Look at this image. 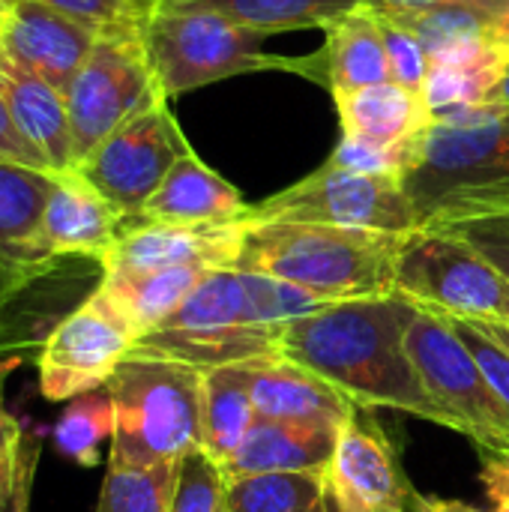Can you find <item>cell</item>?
<instances>
[{
	"mask_svg": "<svg viewBox=\"0 0 509 512\" xmlns=\"http://www.w3.org/2000/svg\"><path fill=\"white\" fill-rule=\"evenodd\" d=\"M417 312L396 291L336 300L285 324L276 351L327 378L357 405L405 411L456 432V420L432 399L408 354V330Z\"/></svg>",
	"mask_w": 509,
	"mask_h": 512,
	"instance_id": "obj_1",
	"label": "cell"
},
{
	"mask_svg": "<svg viewBox=\"0 0 509 512\" xmlns=\"http://www.w3.org/2000/svg\"><path fill=\"white\" fill-rule=\"evenodd\" d=\"M402 183L420 228L509 210V108L483 102L432 123Z\"/></svg>",
	"mask_w": 509,
	"mask_h": 512,
	"instance_id": "obj_2",
	"label": "cell"
},
{
	"mask_svg": "<svg viewBox=\"0 0 509 512\" xmlns=\"http://www.w3.org/2000/svg\"><path fill=\"white\" fill-rule=\"evenodd\" d=\"M405 237L321 222H246L234 267L300 285L327 300L381 297L393 294Z\"/></svg>",
	"mask_w": 509,
	"mask_h": 512,
	"instance_id": "obj_3",
	"label": "cell"
},
{
	"mask_svg": "<svg viewBox=\"0 0 509 512\" xmlns=\"http://www.w3.org/2000/svg\"><path fill=\"white\" fill-rule=\"evenodd\" d=\"M114 402L108 462L129 468L174 465L201 447L204 372L165 357L129 354L105 384Z\"/></svg>",
	"mask_w": 509,
	"mask_h": 512,
	"instance_id": "obj_4",
	"label": "cell"
},
{
	"mask_svg": "<svg viewBox=\"0 0 509 512\" xmlns=\"http://www.w3.org/2000/svg\"><path fill=\"white\" fill-rule=\"evenodd\" d=\"M141 36L165 99L264 69L297 75V57L261 51L270 33L243 27L216 12L159 6L147 15Z\"/></svg>",
	"mask_w": 509,
	"mask_h": 512,
	"instance_id": "obj_5",
	"label": "cell"
},
{
	"mask_svg": "<svg viewBox=\"0 0 509 512\" xmlns=\"http://www.w3.org/2000/svg\"><path fill=\"white\" fill-rule=\"evenodd\" d=\"M393 291L447 318L509 324L507 276L468 240L441 228H417L402 240Z\"/></svg>",
	"mask_w": 509,
	"mask_h": 512,
	"instance_id": "obj_6",
	"label": "cell"
},
{
	"mask_svg": "<svg viewBox=\"0 0 509 512\" xmlns=\"http://www.w3.org/2000/svg\"><path fill=\"white\" fill-rule=\"evenodd\" d=\"M321 222L360 231L411 234L420 228L411 195L402 177L366 174L324 162L300 183L252 204L243 222Z\"/></svg>",
	"mask_w": 509,
	"mask_h": 512,
	"instance_id": "obj_7",
	"label": "cell"
},
{
	"mask_svg": "<svg viewBox=\"0 0 509 512\" xmlns=\"http://www.w3.org/2000/svg\"><path fill=\"white\" fill-rule=\"evenodd\" d=\"M408 354L432 399L456 420V432L483 453H509V411L447 315L420 309L408 330Z\"/></svg>",
	"mask_w": 509,
	"mask_h": 512,
	"instance_id": "obj_8",
	"label": "cell"
},
{
	"mask_svg": "<svg viewBox=\"0 0 509 512\" xmlns=\"http://www.w3.org/2000/svg\"><path fill=\"white\" fill-rule=\"evenodd\" d=\"M63 96L72 123L75 165L129 117L165 99L141 33L99 36Z\"/></svg>",
	"mask_w": 509,
	"mask_h": 512,
	"instance_id": "obj_9",
	"label": "cell"
},
{
	"mask_svg": "<svg viewBox=\"0 0 509 512\" xmlns=\"http://www.w3.org/2000/svg\"><path fill=\"white\" fill-rule=\"evenodd\" d=\"M189 153L195 150L177 126L168 99H162L117 126L75 168L126 216V222H135L168 171Z\"/></svg>",
	"mask_w": 509,
	"mask_h": 512,
	"instance_id": "obj_10",
	"label": "cell"
},
{
	"mask_svg": "<svg viewBox=\"0 0 509 512\" xmlns=\"http://www.w3.org/2000/svg\"><path fill=\"white\" fill-rule=\"evenodd\" d=\"M135 330L96 288L72 309L36 351L39 390L48 402H72L102 390L114 369L132 354Z\"/></svg>",
	"mask_w": 509,
	"mask_h": 512,
	"instance_id": "obj_11",
	"label": "cell"
},
{
	"mask_svg": "<svg viewBox=\"0 0 509 512\" xmlns=\"http://www.w3.org/2000/svg\"><path fill=\"white\" fill-rule=\"evenodd\" d=\"M336 300L312 294L300 285L249 273L237 267H213L192 288L174 315L159 327L207 330V327H285L297 318L327 309Z\"/></svg>",
	"mask_w": 509,
	"mask_h": 512,
	"instance_id": "obj_12",
	"label": "cell"
},
{
	"mask_svg": "<svg viewBox=\"0 0 509 512\" xmlns=\"http://www.w3.org/2000/svg\"><path fill=\"white\" fill-rule=\"evenodd\" d=\"M102 261L75 255H48L0 282V351L42 348L51 330L78 309L102 279L90 270Z\"/></svg>",
	"mask_w": 509,
	"mask_h": 512,
	"instance_id": "obj_13",
	"label": "cell"
},
{
	"mask_svg": "<svg viewBox=\"0 0 509 512\" xmlns=\"http://www.w3.org/2000/svg\"><path fill=\"white\" fill-rule=\"evenodd\" d=\"M327 486L360 512H408L414 486L402 471L399 447L372 405H354L336 435Z\"/></svg>",
	"mask_w": 509,
	"mask_h": 512,
	"instance_id": "obj_14",
	"label": "cell"
},
{
	"mask_svg": "<svg viewBox=\"0 0 509 512\" xmlns=\"http://www.w3.org/2000/svg\"><path fill=\"white\" fill-rule=\"evenodd\" d=\"M246 222L168 225L126 222L102 261L105 273H150L165 267H234Z\"/></svg>",
	"mask_w": 509,
	"mask_h": 512,
	"instance_id": "obj_15",
	"label": "cell"
},
{
	"mask_svg": "<svg viewBox=\"0 0 509 512\" xmlns=\"http://www.w3.org/2000/svg\"><path fill=\"white\" fill-rule=\"evenodd\" d=\"M96 39L93 30L42 0H15L3 21V60L66 93Z\"/></svg>",
	"mask_w": 509,
	"mask_h": 512,
	"instance_id": "obj_16",
	"label": "cell"
},
{
	"mask_svg": "<svg viewBox=\"0 0 509 512\" xmlns=\"http://www.w3.org/2000/svg\"><path fill=\"white\" fill-rule=\"evenodd\" d=\"M48 177L51 189L42 216V249L48 255L105 261L126 216L75 165L48 171Z\"/></svg>",
	"mask_w": 509,
	"mask_h": 512,
	"instance_id": "obj_17",
	"label": "cell"
},
{
	"mask_svg": "<svg viewBox=\"0 0 509 512\" xmlns=\"http://www.w3.org/2000/svg\"><path fill=\"white\" fill-rule=\"evenodd\" d=\"M249 381L252 405L261 420L321 423L339 429L357 405L336 384L279 351L249 360Z\"/></svg>",
	"mask_w": 509,
	"mask_h": 512,
	"instance_id": "obj_18",
	"label": "cell"
},
{
	"mask_svg": "<svg viewBox=\"0 0 509 512\" xmlns=\"http://www.w3.org/2000/svg\"><path fill=\"white\" fill-rule=\"evenodd\" d=\"M324 33L327 39L321 51L297 57V75L327 87L330 93L390 81L381 21L372 9L357 6L342 18L330 21Z\"/></svg>",
	"mask_w": 509,
	"mask_h": 512,
	"instance_id": "obj_19",
	"label": "cell"
},
{
	"mask_svg": "<svg viewBox=\"0 0 509 512\" xmlns=\"http://www.w3.org/2000/svg\"><path fill=\"white\" fill-rule=\"evenodd\" d=\"M336 435V426L258 417L243 444L219 468L228 483L252 474H327Z\"/></svg>",
	"mask_w": 509,
	"mask_h": 512,
	"instance_id": "obj_20",
	"label": "cell"
},
{
	"mask_svg": "<svg viewBox=\"0 0 509 512\" xmlns=\"http://www.w3.org/2000/svg\"><path fill=\"white\" fill-rule=\"evenodd\" d=\"M249 204L225 177L207 168L195 153L183 156L162 186L150 195L135 222H168V225H213L240 222Z\"/></svg>",
	"mask_w": 509,
	"mask_h": 512,
	"instance_id": "obj_21",
	"label": "cell"
},
{
	"mask_svg": "<svg viewBox=\"0 0 509 512\" xmlns=\"http://www.w3.org/2000/svg\"><path fill=\"white\" fill-rule=\"evenodd\" d=\"M51 177L42 168L0 162V282L48 258L42 249V216Z\"/></svg>",
	"mask_w": 509,
	"mask_h": 512,
	"instance_id": "obj_22",
	"label": "cell"
},
{
	"mask_svg": "<svg viewBox=\"0 0 509 512\" xmlns=\"http://www.w3.org/2000/svg\"><path fill=\"white\" fill-rule=\"evenodd\" d=\"M342 135H357L378 144H408L432 126L423 93L396 81H381L345 93H333Z\"/></svg>",
	"mask_w": 509,
	"mask_h": 512,
	"instance_id": "obj_23",
	"label": "cell"
},
{
	"mask_svg": "<svg viewBox=\"0 0 509 512\" xmlns=\"http://www.w3.org/2000/svg\"><path fill=\"white\" fill-rule=\"evenodd\" d=\"M0 93L21 135L42 153L48 171L75 165L66 96L42 78L0 63Z\"/></svg>",
	"mask_w": 509,
	"mask_h": 512,
	"instance_id": "obj_24",
	"label": "cell"
},
{
	"mask_svg": "<svg viewBox=\"0 0 509 512\" xmlns=\"http://www.w3.org/2000/svg\"><path fill=\"white\" fill-rule=\"evenodd\" d=\"M282 327H207V330H168L156 327L135 339L132 354L165 357L201 372L276 354Z\"/></svg>",
	"mask_w": 509,
	"mask_h": 512,
	"instance_id": "obj_25",
	"label": "cell"
},
{
	"mask_svg": "<svg viewBox=\"0 0 509 512\" xmlns=\"http://www.w3.org/2000/svg\"><path fill=\"white\" fill-rule=\"evenodd\" d=\"M207 270L213 267L186 264L150 273H105L99 288L129 321L135 336H144L180 309V303L192 294Z\"/></svg>",
	"mask_w": 509,
	"mask_h": 512,
	"instance_id": "obj_26",
	"label": "cell"
},
{
	"mask_svg": "<svg viewBox=\"0 0 509 512\" xmlns=\"http://www.w3.org/2000/svg\"><path fill=\"white\" fill-rule=\"evenodd\" d=\"M258 414L252 405L249 360L204 372L201 450L219 465L243 444Z\"/></svg>",
	"mask_w": 509,
	"mask_h": 512,
	"instance_id": "obj_27",
	"label": "cell"
},
{
	"mask_svg": "<svg viewBox=\"0 0 509 512\" xmlns=\"http://www.w3.org/2000/svg\"><path fill=\"white\" fill-rule=\"evenodd\" d=\"M159 6L204 9L261 33H279V30H309V27L324 30L330 21L357 9L360 0H159Z\"/></svg>",
	"mask_w": 509,
	"mask_h": 512,
	"instance_id": "obj_28",
	"label": "cell"
},
{
	"mask_svg": "<svg viewBox=\"0 0 509 512\" xmlns=\"http://www.w3.org/2000/svg\"><path fill=\"white\" fill-rule=\"evenodd\" d=\"M509 60V48H495L474 60L459 63H432L429 78L423 84V99L429 105L432 123L447 120L465 108L489 102L495 84L504 75Z\"/></svg>",
	"mask_w": 509,
	"mask_h": 512,
	"instance_id": "obj_29",
	"label": "cell"
},
{
	"mask_svg": "<svg viewBox=\"0 0 509 512\" xmlns=\"http://www.w3.org/2000/svg\"><path fill=\"white\" fill-rule=\"evenodd\" d=\"M324 489L327 474H252L228 483V512H309Z\"/></svg>",
	"mask_w": 509,
	"mask_h": 512,
	"instance_id": "obj_30",
	"label": "cell"
},
{
	"mask_svg": "<svg viewBox=\"0 0 509 512\" xmlns=\"http://www.w3.org/2000/svg\"><path fill=\"white\" fill-rule=\"evenodd\" d=\"M51 435L60 456L72 459L81 468H96L99 447L114 438V402L105 387L66 402Z\"/></svg>",
	"mask_w": 509,
	"mask_h": 512,
	"instance_id": "obj_31",
	"label": "cell"
},
{
	"mask_svg": "<svg viewBox=\"0 0 509 512\" xmlns=\"http://www.w3.org/2000/svg\"><path fill=\"white\" fill-rule=\"evenodd\" d=\"M174 465L129 468L108 462L96 512H168L174 489Z\"/></svg>",
	"mask_w": 509,
	"mask_h": 512,
	"instance_id": "obj_32",
	"label": "cell"
},
{
	"mask_svg": "<svg viewBox=\"0 0 509 512\" xmlns=\"http://www.w3.org/2000/svg\"><path fill=\"white\" fill-rule=\"evenodd\" d=\"M168 512H228V477L201 447L177 462Z\"/></svg>",
	"mask_w": 509,
	"mask_h": 512,
	"instance_id": "obj_33",
	"label": "cell"
},
{
	"mask_svg": "<svg viewBox=\"0 0 509 512\" xmlns=\"http://www.w3.org/2000/svg\"><path fill=\"white\" fill-rule=\"evenodd\" d=\"M417 144L420 138L408 144H378V141H366L357 135H342L327 162L339 168H351V171H366V174L405 177V171L411 168L417 156Z\"/></svg>",
	"mask_w": 509,
	"mask_h": 512,
	"instance_id": "obj_34",
	"label": "cell"
},
{
	"mask_svg": "<svg viewBox=\"0 0 509 512\" xmlns=\"http://www.w3.org/2000/svg\"><path fill=\"white\" fill-rule=\"evenodd\" d=\"M96 36H132L144 30V15L132 0H42Z\"/></svg>",
	"mask_w": 509,
	"mask_h": 512,
	"instance_id": "obj_35",
	"label": "cell"
},
{
	"mask_svg": "<svg viewBox=\"0 0 509 512\" xmlns=\"http://www.w3.org/2000/svg\"><path fill=\"white\" fill-rule=\"evenodd\" d=\"M378 21H381V36H384V48H387L390 81L423 93V84L432 69L426 45L408 27H402L390 18H381V15H378Z\"/></svg>",
	"mask_w": 509,
	"mask_h": 512,
	"instance_id": "obj_36",
	"label": "cell"
},
{
	"mask_svg": "<svg viewBox=\"0 0 509 512\" xmlns=\"http://www.w3.org/2000/svg\"><path fill=\"white\" fill-rule=\"evenodd\" d=\"M432 228H441V231H450V234L468 240L509 279V210L456 219V222H444V225H432Z\"/></svg>",
	"mask_w": 509,
	"mask_h": 512,
	"instance_id": "obj_37",
	"label": "cell"
},
{
	"mask_svg": "<svg viewBox=\"0 0 509 512\" xmlns=\"http://www.w3.org/2000/svg\"><path fill=\"white\" fill-rule=\"evenodd\" d=\"M453 330L462 336V342L468 345V351L474 354V360L480 363L489 387L495 390V396L504 402L509 411V351L504 345H498L477 321H465V318H450Z\"/></svg>",
	"mask_w": 509,
	"mask_h": 512,
	"instance_id": "obj_38",
	"label": "cell"
},
{
	"mask_svg": "<svg viewBox=\"0 0 509 512\" xmlns=\"http://www.w3.org/2000/svg\"><path fill=\"white\" fill-rule=\"evenodd\" d=\"M15 366H18V357H9L0 363V504L12 495L21 465H24V453H27V432L3 408V381Z\"/></svg>",
	"mask_w": 509,
	"mask_h": 512,
	"instance_id": "obj_39",
	"label": "cell"
},
{
	"mask_svg": "<svg viewBox=\"0 0 509 512\" xmlns=\"http://www.w3.org/2000/svg\"><path fill=\"white\" fill-rule=\"evenodd\" d=\"M0 162H18V165H30V168H42L48 171L42 153L21 135V129L15 126L9 105L0 93Z\"/></svg>",
	"mask_w": 509,
	"mask_h": 512,
	"instance_id": "obj_40",
	"label": "cell"
},
{
	"mask_svg": "<svg viewBox=\"0 0 509 512\" xmlns=\"http://www.w3.org/2000/svg\"><path fill=\"white\" fill-rule=\"evenodd\" d=\"M480 480L495 504V512H509V453H483Z\"/></svg>",
	"mask_w": 509,
	"mask_h": 512,
	"instance_id": "obj_41",
	"label": "cell"
},
{
	"mask_svg": "<svg viewBox=\"0 0 509 512\" xmlns=\"http://www.w3.org/2000/svg\"><path fill=\"white\" fill-rule=\"evenodd\" d=\"M39 441L33 435H27V453H24V465L18 474V483L12 489V495L0 504V512H30V492H33V477H36V465H39Z\"/></svg>",
	"mask_w": 509,
	"mask_h": 512,
	"instance_id": "obj_42",
	"label": "cell"
},
{
	"mask_svg": "<svg viewBox=\"0 0 509 512\" xmlns=\"http://www.w3.org/2000/svg\"><path fill=\"white\" fill-rule=\"evenodd\" d=\"M411 507L414 512H486L465 504V501H444V498H423L420 492L411 495Z\"/></svg>",
	"mask_w": 509,
	"mask_h": 512,
	"instance_id": "obj_43",
	"label": "cell"
},
{
	"mask_svg": "<svg viewBox=\"0 0 509 512\" xmlns=\"http://www.w3.org/2000/svg\"><path fill=\"white\" fill-rule=\"evenodd\" d=\"M444 0H360V6L372 9V12H396V9H423V6H435Z\"/></svg>",
	"mask_w": 509,
	"mask_h": 512,
	"instance_id": "obj_44",
	"label": "cell"
},
{
	"mask_svg": "<svg viewBox=\"0 0 509 512\" xmlns=\"http://www.w3.org/2000/svg\"><path fill=\"white\" fill-rule=\"evenodd\" d=\"M492 39H495L498 45L509 48V0L504 3V9H501L498 21H495V27H492Z\"/></svg>",
	"mask_w": 509,
	"mask_h": 512,
	"instance_id": "obj_45",
	"label": "cell"
},
{
	"mask_svg": "<svg viewBox=\"0 0 509 512\" xmlns=\"http://www.w3.org/2000/svg\"><path fill=\"white\" fill-rule=\"evenodd\" d=\"M498 345H504L509 351V324H501V321H477Z\"/></svg>",
	"mask_w": 509,
	"mask_h": 512,
	"instance_id": "obj_46",
	"label": "cell"
},
{
	"mask_svg": "<svg viewBox=\"0 0 509 512\" xmlns=\"http://www.w3.org/2000/svg\"><path fill=\"white\" fill-rule=\"evenodd\" d=\"M489 102L509 108V60H507V66H504V75H501V81L495 84V90H492V96H489Z\"/></svg>",
	"mask_w": 509,
	"mask_h": 512,
	"instance_id": "obj_47",
	"label": "cell"
},
{
	"mask_svg": "<svg viewBox=\"0 0 509 512\" xmlns=\"http://www.w3.org/2000/svg\"><path fill=\"white\" fill-rule=\"evenodd\" d=\"M324 510L327 512H360V510H354V507H348L330 486L324 489Z\"/></svg>",
	"mask_w": 509,
	"mask_h": 512,
	"instance_id": "obj_48",
	"label": "cell"
},
{
	"mask_svg": "<svg viewBox=\"0 0 509 512\" xmlns=\"http://www.w3.org/2000/svg\"><path fill=\"white\" fill-rule=\"evenodd\" d=\"M6 12H9V3L0 0V63H6L3 60V21H6Z\"/></svg>",
	"mask_w": 509,
	"mask_h": 512,
	"instance_id": "obj_49",
	"label": "cell"
},
{
	"mask_svg": "<svg viewBox=\"0 0 509 512\" xmlns=\"http://www.w3.org/2000/svg\"><path fill=\"white\" fill-rule=\"evenodd\" d=\"M132 3H135V6L141 9V15H144V18H147V15H150V12H153L156 6H159V0H132Z\"/></svg>",
	"mask_w": 509,
	"mask_h": 512,
	"instance_id": "obj_50",
	"label": "cell"
},
{
	"mask_svg": "<svg viewBox=\"0 0 509 512\" xmlns=\"http://www.w3.org/2000/svg\"><path fill=\"white\" fill-rule=\"evenodd\" d=\"M309 512H327V510H324V501H321V504H315V507H312Z\"/></svg>",
	"mask_w": 509,
	"mask_h": 512,
	"instance_id": "obj_51",
	"label": "cell"
},
{
	"mask_svg": "<svg viewBox=\"0 0 509 512\" xmlns=\"http://www.w3.org/2000/svg\"><path fill=\"white\" fill-rule=\"evenodd\" d=\"M6 3H15V0H6Z\"/></svg>",
	"mask_w": 509,
	"mask_h": 512,
	"instance_id": "obj_52",
	"label": "cell"
}]
</instances>
